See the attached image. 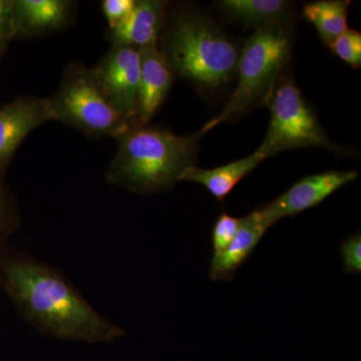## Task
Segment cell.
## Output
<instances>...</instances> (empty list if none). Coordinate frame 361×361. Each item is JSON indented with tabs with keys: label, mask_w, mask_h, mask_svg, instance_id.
Instances as JSON below:
<instances>
[{
	"label": "cell",
	"mask_w": 361,
	"mask_h": 361,
	"mask_svg": "<svg viewBox=\"0 0 361 361\" xmlns=\"http://www.w3.org/2000/svg\"><path fill=\"white\" fill-rule=\"evenodd\" d=\"M358 177L355 171H329L310 175L297 180L281 196L260 206L268 219L274 225L286 217L314 208L336 193L342 187L350 184Z\"/></svg>",
	"instance_id": "ba28073f"
},
{
	"label": "cell",
	"mask_w": 361,
	"mask_h": 361,
	"mask_svg": "<svg viewBox=\"0 0 361 361\" xmlns=\"http://www.w3.org/2000/svg\"><path fill=\"white\" fill-rule=\"evenodd\" d=\"M337 58L353 68L361 66V33L348 28L329 45Z\"/></svg>",
	"instance_id": "e0dca14e"
},
{
	"label": "cell",
	"mask_w": 361,
	"mask_h": 361,
	"mask_svg": "<svg viewBox=\"0 0 361 361\" xmlns=\"http://www.w3.org/2000/svg\"><path fill=\"white\" fill-rule=\"evenodd\" d=\"M73 2L66 0H16L13 1L16 35H35L66 25Z\"/></svg>",
	"instance_id": "5bb4252c"
},
{
	"label": "cell",
	"mask_w": 361,
	"mask_h": 361,
	"mask_svg": "<svg viewBox=\"0 0 361 361\" xmlns=\"http://www.w3.org/2000/svg\"><path fill=\"white\" fill-rule=\"evenodd\" d=\"M16 35L14 23L13 1L0 0V54Z\"/></svg>",
	"instance_id": "ffe728a7"
},
{
	"label": "cell",
	"mask_w": 361,
	"mask_h": 361,
	"mask_svg": "<svg viewBox=\"0 0 361 361\" xmlns=\"http://www.w3.org/2000/svg\"><path fill=\"white\" fill-rule=\"evenodd\" d=\"M47 99L54 121L92 137H116L130 123L111 106L92 70L78 63L66 68L58 92Z\"/></svg>",
	"instance_id": "8992f818"
},
{
	"label": "cell",
	"mask_w": 361,
	"mask_h": 361,
	"mask_svg": "<svg viewBox=\"0 0 361 361\" xmlns=\"http://www.w3.org/2000/svg\"><path fill=\"white\" fill-rule=\"evenodd\" d=\"M54 121L49 99L21 97L0 108V168L33 130Z\"/></svg>",
	"instance_id": "9c48e42d"
},
{
	"label": "cell",
	"mask_w": 361,
	"mask_h": 361,
	"mask_svg": "<svg viewBox=\"0 0 361 361\" xmlns=\"http://www.w3.org/2000/svg\"><path fill=\"white\" fill-rule=\"evenodd\" d=\"M240 226V218L223 212L216 219L212 228L213 257L220 255L231 244Z\"/></svg>",
	"instance_id": "ac0fdd59"
},
{
	"label": "cell",
	"mask_w": 361,
	"mask_h": 361,
	"mask_svg": "<svg viewBox=\"0 0 361 361\" xmlns=\"http://www.w3.org/2000/svg\"><path fill=\"white\" fill-rule=\"evenodd\" d=\"M135 4V0H104L102 8L110 30L127 18Z\"/></svg>",
	"instance_id": "44dd1931"
},
{
	"label": "cell",
	"mask_w": 361,
	"mask_h": 361,
	"mask_svg": "<svg viewBox=\"0 0 361 361\" xmlns=\"http://www.w3.org/2000/svg\"><path fill=\"white\" fill-rule=\"evenodd\" d=\"M203 135L200 130L179 135L148 123H130L115 137L118 152L106 171V180L141 195L171 189L195 166Z\"/></svg>",
	"instance_id": "7a4b0ae2"
},
{
	"label": "cell",
	"mask_w": 361,
	"mask_h": 361,
	"mask_svg": "<svg viewBox=\"0 0 361 361\" xmlns=\"http://www.w3.org/2000/svg\"><path fill=\"white\" fill-rule=\"evenodd\" d=\"M267 106L271 113L269 127L259 147L267 158L280 152L312 147L329 149L337 155L345 153V149L329 139L293 78L288 75L279 78Z\"/></svg>",
	"instance_id": "5b68a950"
},
{
	"label": "cell",
	"mask_w": 361,
	"mask_h": 361,
	"mask_svg": "<svg viewBox=\"0 0 361 361\" xmlns=\"http://www.w3.org/2000/svg\"><path fill=\"white\" fill-rule=\"evenodd\" d=\"M1 210H2L1 197H0V216H1Z\"/></svg>",
	"instance_id": "7402d4cb"
},
{
	"label": "cell",
	"mask_w": 361,
	"mask_h": 361,
	"mask_svg": "<svg viewBox=\"0 0 361 361\" xmlns=\"http://www.w3.org/2000/svg\"><path fill=\"white\" fill-rule=\"evenodd\" d=\"M267 158L260 149L250 156L231 161L227 165L213 169H201L192 166L185 171L180 180L197 183L208 190L214 198L223 203L231 194L240 180L251 174L254 169Z\"/></svg>",
	"instance_id": "4fadbf2b"
},
{
	"label": "cell",
	"mask_w": 361,
	"mask_h": 361,
	"mask_svg": "<svg viewBox=\"0 0 361 361\" xmlns=\"http://www.w3.org/2000/svg\"><path fill=\"white\" fill-rule=\"evenodd\" d=\"M341 255L343 272L346 274L360 275L361 273V234L355 233L344 239L341 245Z\"/></svg>",
	"instance_id": "d6986e66"
},
{
	"label": "cell",
	"mask_w": 361,
	"mask_h": 361,
	"mask_svg": "<svg viewBox=\"0 0 361 361\" xmlns=\"http://www.w3.org/2000/svg\"><path fill=\"white\" fill-rule=\"evenodd\" d=\"M217 6L229 20L258 30L272 23H291L294 4L284 0H222Z\"/></svg>",
	"instance_id": "9a60e30c"
},
{
	"label": "cell",
	"mask_w": 361,
	"mask_h": 361,
	"mask_svg": "<svg viewBox=\"0 0 361 361\" xmlns=\"http://www.w3.org/2000/svg\"><path fill=\"white\" fill-rule=\"evenodd\" d=\"M272 226L260 207L245 217L240 218L239 229L231 244L220 255L212 258L211 280L231 281Z\"/></svg>",
	"instance_id": "8fae6325"
},
{
	"label": "cell",
	"mask_w": 361,
	"mask_h": 361,
	"mask_svg": "<svg viewBox=\"0 0 361 361\" xmlns=\"http://www.w3.org/2000/svg\"><path fill=\"white\" fill-rule=\"evenodd\" d=\"M141 71L134 122L148 123L167 97L175 75L158 47L141 49Z\"/></svg>",
	"instance_id": "30bf717a"
},
{
	"label": "cell",
	"mask_w": 361,
	"mask_h": 361,
	"mask_svg": "<svg viewBox=\"0 0 361 361\" xmlns=\"http://www.w3.org/2000/svg\"><path fill=\"white\" fill-rule=\"evenodd\" d=\"M348 0H318L307 2L303 16L312 23L323 44L329 47L334 39L348 30Z\"/></svg>",
	"instance_id": "2e32d148"
},
{
	"label": "cell",
	"mask_w": 361,
	"mask_h": 361,
	"mask_svg": "<svg viewBox=\"0 0 361 361\" xmlns=\"http://www.w3.org/2000/svg\"><path fill=\"white\" fill-rule=\"evenodd\" d=\"M1 272L21 313L44 334L87 342L114 341L125 336L51 266L20 256L4 260Z\"/></svg>",
	"instance_id": "6da1fadb"
},
{
	"label": "cell",
	"mask_w": 361,
	"mask_h": 361,
	"mask_svg": "<svg viewBox=\"0 0 361 361\" xmlns=\"http://www.w3.org/2000/svg\"><path fill=\"white\" fill-rule=\"evenodd\" d=\"M160 39L174 75L200 92L220 89L236 75L241 47L204 13H176Z\"/></svg>",
	"instance_id": "3957f363"
},
{
	"label": "cell",
	"mask_w": 361,
	"mask_h": 361,
	"mask_svg": "<svg viewBox=\"0 0 361 361\" xmlns=\"http://www.w3.org/2000/svg\"><path fill=\"white\" fill-rule=\"evenodd\" d=\"M168 2L139 0L125 20L111 30L113 44L144 49L158 47L167 20Z\"/></svg>",
	"instance_id": "7c38bea8"
},
{
	"label": "cell",
	"mask_w": 361,
	"mask_h": 361,
	"mask_svg": "<svg viewBox=\"0 0 361 361\" xmlns=\"http://www.w3.org/2000/svg\"><path fill=\"white\" fill-rule=\"evenodd\" d=\"M293 44L291 23H272L255 30L240 51L236 89L219 115L202 128V134L222 123L236 121L254 106H267L291 58Z\"/></svg>",
	"instance_id": "277c9868"
},
{
	"label": "cell",
	"mask_w": 361,
	"mask_h": 361,
	"mask_svg": "<svg viewBox=\"0 0 361 361\" xmlns=\"http://www.w3.org/2000/svg\"><path fill=\"white\" fill-rule=\"evenodd\" d=\"M90 70L118 115L128 122H134L141 71L140 49L113 44Z\"/></svg>",
	"instance_id": "52a82bcc"
}]
</instances>
